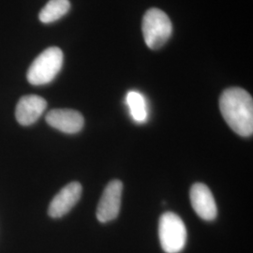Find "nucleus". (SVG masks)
Here are the masks:
<instances>
[{
    "mask_svg": "<svg viewBox=\"0 0 253 253\" xmlns=\"http://www.w3.org/2000/svg\"><path fill=\"white\" fill-rule=\"evenodd\" d=\"M190 195L191 206L201 218L211 221L217 217V205L207 185L195 183L190 189Z\"/></svg>",
    "mask_w": 253,
    "mask_h": 253,
    "instance_id": "nucleus-6",
    "label": "nucleus"
},
{
    "mask_svg": "<svg viewBox=\"0 0 253 253\" xmlns=\"http://www.w3.org/2000/svg\"><path fill=\"white\" fill-rule=\"evenodd\" d=\"M219 109L235 133L243 137L253 135V100L247 91L239 87L223 91L219 99Z\"/></svg>",
    "mask_w": 253,
    "mask_h": 253,
    "instance_id": "nucleus-1",
    "label": "nucleus"
},
{
    "mask_svg": "<svg viewBox=\"0 0 253 253\" xmlns=\"http://www.w3.org/2000/svg\"><path fill=\"white\" fill-rule=\"evenodd\" d=\"M71 9L69 0H50L41 10L39 18L42 23L50 24L63 17Z\"/></svg>",
    "mask_w": 253,
    "mask_h": 253,
    "instance_id": "nucleus-10",
    "label": "nucleus"
},
{
    "mask_svg": "<svg viewBox=\"0 0 253 253\" xmlns=\"http://www.w3.org/2000/svg\"><path fill=\"white\" fill-rule=\"evenodd\" d=\"M122 191L123 184L118 179L111 181L106 186L96 212L99 221L105 223L118 217L121 207Z\"/></svg>",
    "mask_w": 253,
    "mask_h": 253,
    "instance_id": "nucleus-5",
    "label": "nucleus"
},
{
    "mask_svg": "<svg viewBox=\"0 0 253 253\" xmlns=\"http://www.w3.org/2000/svg\"><path fill=\"white\" fill-rule=\"evenodd\" d=\"M82 190L79 182H72L65 186L52 200L48 208L49 216L58 218L68 214L81 198Z\"/></svg>",
    "mask_w": 253,
    "mask_h": 253,
    "instance_id": "nucleus-7",
    "label": "nucleus"
},
{
    "mask_svg": "<svg viewBox=\"0 0 253 253\" xmlns=\"http://www.w3.org/2000/svg\"><path fill=\"white\" fill-rule=\"evenodd\" d=\"M63 52L50 47L38 55L27 71V81L33 85H43L54 80L63 65Z\"/></svg>",
    "mask_w": 253,
    "mask_h": 253,
    "instance_id": "nucleus-2",
    "label": "nucleus"
},
{
    "mask_svg": "<svg viewBox=\"0 0 253 253\" xmlns=\"http://www.w3.org/2000/svg\"><path fill=\"white\" fill-rule=\"evenodd\" d=\"M159 237L166 253H179L187 242V229L179 216L166 212L159 221Z\"/></svg>",
    "mask_w": 253,
    "mask_h": 253,
    "instance_id": "nucleus-4",
    "label": "nucleus"
},
{
    "mask_svg": "<svg viewBox=\"0 0 253 253\" xmlns=\"http://www.w3.org/2000/svg\"><path fill=\"white\" fill-rule=\"evenodd\" d=\"M142 31L147 47L151 50H158L172 35V22L162 9L152 8L144 15Z\"/></svg>",
    "mask_w": 253,
    "mask_h": 253,
    "instance_id": "nucleus-3",
    "label": "nucleus"
},
{
    "mask_svg": "<svg viewBox=\"0 0 253 253\" xmlns=\"http://www.w3.org/2000/svg\"><path fill=\"white\" fill-rule=\"evenodd\" d=\"M126 103L130 115L136 122H145L147 118V107L143 95L137 91H129L126 95Z\"/></svg>",
    "mask_w": 253,
    "mask_h": 253,
    "instance_id": "nucleus-11",
    "label": "nucleus"
},
{
    "mask_svg": "<svg viewBox=\"0 0 253 253\" xmlns=\"http://www.w3.org/2000/svg\"><path fill=\"white\" fill-rule=\"evenodd\" d=\"M45 119L50 126L69 134L79 132L84 124L81 114L72 109H54L46 115Z\"/></svg>",
    "mask_w": 253,
    "mask_h": 253,
    "instance_id": "nucleus-8",
    "label": "nucleus"
},
{
    "mask_svg": "<svg viewBox=\"0 0 253 253\" xmlns=\"http://www.w3.org/2000/svg\"><path fill=\"white\" fill-rule=\"evenodd\" d=\"M47 102L37 95H27L22 97L17 103L15 117L22 126H30L34 124L44 113Z\"/></svg>",
    "mask_w": 253,
    "mask_h": 253,
    "instance_id": "nucleus-9",
    "label": "nucleus"
}]
</instances>
